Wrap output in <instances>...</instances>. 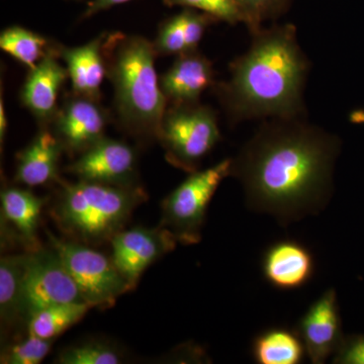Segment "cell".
I'll list each match as a JSON object with an SVG mask.
<instances>
[{
    "instance_id": "obj_25",
    "label": "cell",
    "mask_w": 364,
    "mask_h": 364,
    "mask_svg": "<svg viewBox=\"0 0 364 364\" xmlns=\"http://www.w3.org/2000/svg\"><path fill=\"white\" fill-rule=\"evenodd\" d=\"M55 339H45L28 334L26 338L7 346L1 353L0 363L4 364H38L51 350Z\"/></svg>"
},
{
    "instance_id": "obj_28",
    "label": "cell",
    "mask_w": 364,
    "mask_h": 364,
    "mask_svg": "<svg viewBox=\"0 0 364 364\" xmlns=\"http://www.w3.org/2000/svg\"><path fill=\"white\" fill-rule=\"evenodd\" d=\"M333 363L364 364V336L342 342L333 358Z\"/></svg>"
},
{
    "instance_id": "obj_23",
    "label": "cell",
    "mask_w": 364,
    "mask_h": 364,
    "mask_svg": "<svg viewBox=\"0 0 364 364\" xmlns=\"http://www.w3.org/2000/svg\"><path fill=\"white\" fill-rule=\"evenodd\" d=\"M55 43L28 28L11 26L0 33V48L28 69L33 68L54 47Z\"/></svg>"
},
{
    "instance_id": "obj_10",
    "label": "cell",
    "mask_w": 364,
    "mask_h": 364,
    "mask_svg": "<svg viewBox=\"0 0 364 364\" xmlns=\"http://www.w3.org/2000/svg\"><path fill=\"white\" fill-rule=\"evenodd\" d=\"M111 114L100 100L71 92L59 107L51 129L65 152L80 155L105 138Z\"/></svg>"
},
{
    "instance_id": "obj_5",
    "label": "cell",
    "mask_w": 364,
    "mask_h": 364,
    "mask_svg": "<svg viewBox=\"0 0 364 364\" xmlns=\"http://www.w3.org/2000/svg\"><path fill=\"white\" fill-rule=\"evenodd\" d=\"M157 140L167 161L191 173L221 140L217 114L207 105H168Z\"/></svg>"
},
{
    "instance_id": "obj_26",
    "label": "cell",
    "mask_w": 364,
    "mask_h": 364,
    "mask_svg": "<svg viewBox=\"0 0 364 364\" xmlns=\"http://www.w3.org/2000/svg\"><path fill=\"white\" fill-rule=\"evenodd\" d=\"M293 0H236L251 35L262 28L264 21L274 20L289 11Z\"/></svg>"
},
{
    "instance_id": "obj_15",
    "label": "cell",
    "mask_w": 364,
    "mask_h": 364,
    "mask_svg": "<svg viewBox=\"0 0 364 364\" xmlns=\"http://www.w3.org/2000/svg\"><path fill=\"white\" fill-rule=\"evenodd\" d=\"M63 152V145L51 127H40L33 140L16 155V181L28 188L58 182Z\"/></svg>"
},
{
    "instance_id": "obj_22",
    "label": "cell",
    "mask_w": 364,
    "mask_h": 364,
    "mask_svg": "<svg viewBox=\"0 0 364 364\" xmlns=\"http://www.w3.org/2000/svg\"><path fill=\"white\" fill-rule=\"evenodd\" d=\"M92 306L86 301L59 304L42 309L28 318V334L45 339H55L72 326L77 324Z\"/></svg>"
},
{
    "instance_id": "obj_17",
    "label": "cell",
    "mask_w": 364,
    "mask_h": 364,
    "mask_svg": "<svg viewBox=\"0 0 364 364\" xmlns=\"http://www.w3.org/2000/svg\"><path fill=\"white\" fill-rule=\"evenodd\" d=\"M262 270L267 282L277 289H299L312 277L313 256L298 242H279L265 252Z\"/></svg>"
},
{
    "instance_id": "obj_31",
    "label": "cell",
    "mask_w": 364,
    "mask_h": 364,
    "mask_svg": "<svg viewBox=\"0 0 364 364\" xmlns=\"http://www.w3.org/2000/svg\"><path fill=\"white\" fill-rule=\"evenodd\" d=\"M76 1H79V0H76Z\"/></svg>"
},
{
    "instance_id": "obj_29",
    "label": "cell",
    "mask_w": 364,
    "mask_h": 364,
    "mask_svg": "<svg viewBox=\"0 0 364 364\" xmlns=\"http://www.w3.org/2000/svg\"><path fill=\"white\" fill-rule=\"evenodd\" d=\"M132 0H90L86 6L85 13L81 16L82 20L90 18L95 14L102 13V11L111 9L112 7L121 6V4L130 2Z\"/></svg>"
},
{
    "instance_id": "obj_18",
    "label": "cell",
    "mask_w": 364,
    "mask_h": 364,
    "mask_svg": "<svg viewBox=\"0 0 364 364\" xmlns=\"http://www.w3.org/2000/svg\"><path fill=\"white\" fill-rule=\"evenodd\" d=\"M215 23L212 16L191 9L170 16L160 23L153 41L157 56H179L198 50L205 31Z\"/></svg>"
},
{
    "instance_id": "obj_6",
    "label": "cell",
    "mask_w": 364,
    "mask_h": 364,
    "mask_svg": "<svg viewBox=\"0 0 364 364\" xmlns=\"http://www.w3.org/2000/svg\"><path fill=\"white\" fill-rule=\"evenodd\" d=\"M232 159L189 173L163 200L159 226L168 229L183 245L198 244L213 196L225 178L231 176Z\"/></svg>"
},
{
    "instance_id": "obj_24",
    "label": "cell",
    "mask_w": 364,
    "mask_h": 364,
    "mask_svg": "<svg viewBox=\"0 0 364 364\" xmlns=\"http://www.w3.org/2000/svg\"><path fill=\"white\" fill-rule=\"evenodd\" d=\"M123 352L117 345L102 339H91L71 345L60 352L56 363L119 364L123 363Z\"/></svg>"
},
{
    "instance_id": "obj_12",
    "label": "cell",
    "mask_w": 364,
    "mask_h": 364,
    "mask_svg": "<svg viewBox=\"0 0 364 364\" xmlns=\"http://www.w3.org/2000/svg\"><path fill=\"white\" fill-rule=\"evenodd\" d=\"M306 354L314 364H323L342 344L341 318L334 289H327L299 318L296 329Z\"/></svg>"
},
{
    "instance_id": "obj_20",
    "label": "cell",
    "mask_w": 364,
    "mask_h": 364,
    "mask_svg": "<svg viewBox=\"0 0 364 364\" xmlns=\"http://www.w3.org/2000/svg\"><path fill=\"white\" fill-rule=\"evenodd\" d=\"M28 251L2 256L0 259V320L2 329H9L23 318V280Z\"/></svg>"
},
{
    "instance_id": "obj_9",
    "label": "cell",
    "mask_w": 364,
    "mask_h": 364,
    "mask_svg": "<svg viewBox=\"0 0 364 364\" xmlns=\"http://www.w3.org/2000/svg\"><path fill=\"white\" fill-rule=\"evenodd\" d=\"M177 243L174 235L161 226L122 230L111 239V258L134 289L146 269L173 251Z\"/></svg>"
},
{
    "instance_id": "obj_13",
    "label": "cell",
    "mask_w": 364,
    "mask_h": 364,
    "mask_svg": "<svg viewBox=\"0 0 364 364\" xmlns=\"http://www.w3.org/2000/svg\"><path fill=\"white\" fill-rule=\"evenodd\" d=\"M57 45L33 68L21 86L20 100L40 127L51 126L59 109L58 97L68 77L66 67L61 65Z\"/></svg>"
},
{
    "instance_id": "obj_3",
    "label": "cell",
    "mask_w": 364,
    "mask_h": 364,
    "mask_svg": "<svg viewBox=\"0 0 364 364\" xmlns=\"http://www.w3.org/2000/svg\"><path fill=\"white\" fill-rule=\"evenodd\" d=\"M104 53L117 123L136 138L157 140L168 102L155 67L153 42L142 36L105 33Z\"/></svg>"
},
{
    "instance_id": "obj_14",
    "label": "cell",
    "mask_w": 364,
    "mask_h": 364,
    "mask_svg": "<svg viewBox=\"0 0 364 364\" xmlns=\"http://www.w3.org/2000/svg\"><path fill=\"white\" fill-rule=\"evenodd\" d=\"M215 83L212 62L198 50L176 56L160 77L168 105L198 104L203 93Z\"/></svg>"
},
{
    "instance_id": "obj_16",
    "label": "cell",
    "mask_w": 364,
    "mask_h": 364,
    "mask_svg": "<svg viewBox=\"0 0 364 364\" xmlns=\"http://www.w3.org/2000/svg\"><path fill=\"white\" fill-rule=\"evenodd\" d=\"M105 33L77 47L57 45L59 58L65 63L72 92L100 100V86L107 76L104 46Z\"/></svg>"
},
{
    "instance_id": "obj_27",
    "label": "cell",
    "mask_w": 364,
    "mask_h": 364,
    "mask_svg": "<svg viewBox=\"0 0 364 364\" xmlns=\"http://www.w3.org/2000/svg\"><path fill=\"white\" fill-rule=\"evenodd\" d=\"M166 6L196 9L230 25L244 23V16L236 0H163Z\"/></svg>"
},
{
    "instance_id": "obj_19",
    "label": "cell",
    "mask_w": 364,
    "mask_h": 364,
    "mask_svg": "<svg viewBox=\"0 0 364 364\" xmlns=\"http://www.w3.org/2000/svg\"><path fill=\"white\" fill-rule=\"evenodd\" d=\"M0 200L2 223L13 230L14 236L26 250L39 249L38 230L46 198L36 196L28 189L9 186L2 189Z\"/></svg>"
},
{
    "instance_id": "obj_11",
    "label": "cell",
    "mask_w": 364,
    "mask_h": 364,
    "mask_svg": "<svg viewBox=\"0 0 364 364\" xmlns=\"http://www.w3.org/2000/svg\"><path fill=\"white\" fill-rule=\"evenodd\" d=\"M138 157L136 150L124 141L102 138L79 155L67 167L78 181L109 186H131L136 183Z\"/></svg>"
},
{
    "instance_id": "obj_1",
    "label": "cell",
    "mask_w": 364,
    "mask_h": 364,
    "mask_svg": "<svg viewBox=\"0 0 364 364\" xmlns=\"http://www.w3.org/2000/svg\"><path fill=\"white\" fill-rule=\"evenodd\" d=\"M336 136L299 117H274L232 159L248 208L280 225L322 212L332 193Z\"/></svg>"
},
{
    "instance_id": "obj_21",
    "label": "cell",
    "mask_w": 364,
    "mask_h": 364,
    "mask_svg": "<svg viewBox=\"0 0 364 364\" xmlns=\"http://www.w3.org/2000/svg\"><path fill=\"white\" fill-rule=\"evenodd\" d=\"M252 353L256 363L260 364H298L306 350L296 331L273 328L256 337Z\"/></svg>"
},
{
    "instance_id": "obj_30",
    "label": "cell",
    "mask_w": 364,
    "mask_h": 364,
    "mask_svg": "<svg viewBox=\"0 0 364 364\" xmlns=\"http://www.w3.org/2000/svg\"><path fill=\"white\" fill-rule=\"evenodd\" d=\"M7 126H9V122H7L6 107L4 105V100L1 98L0 100V141H1V144L6 139Z\"/></svg>"
},
{
    "instance_id": "obj_7",
    "label": "cell",
    "mask_w": 364,
    "mask_h": 364,
    "mask_svg": "<svg viewBox=\"0 0 364 364\" xmlns=\"http://www.w3.org/2000/svg\"><path fill=\"white\" fill-rule=\"evenodd\" d=\"M50 243L75 282L81 296L92 308L109 309L132 291L111 257L74 240H62L48 232Z\"/></svg>"
},
{
    "instance_id": "obj_2",
    "label": "cell",
    "mask_w": 364,
    "mask_h": 364,
    "mask_svg": "<svg viewBox=\"0 0 364 364\" xmlns=\"http://www.w3.org/2000/svg\"><path fill=\"white\" fill-rule=\"evenodd\" d=\"M252 36L248 51L230 65V78L213 86L230 122L303 116L309 61L296 26L261 28Z\"/></svg>"
},
{
    "instance_id": "obj_8",
    "label": "cell",
    "mask_w": 364,
    "mask_h": 364,
    "mask_svg": "<svg viewBox=\"0 0 364 364\" xmlns=\"http://www.w3.org/2000/svg\"><path fill=\"white\" fill-rule=\"evenodd\" d=\"M85 301L57 251L40 247L28 251L23 280V318L47 306Z\"/></svg>"
},
{
    "instance_id": "obj_4",
    "label": "cell",
    "mask_w": 364,
    "mask_h": 364,
    "mask_svg": "<svg viewBox=\"0 0 364 364\" xmlns=\"http://www.w3.org/2000/svg\"><path fill=\"white\" fill-rule=\"evenodd\" d=\"M58 183L53 218L71 240L86 245L111 241L148 198L139 184L119 186L60 179Z\"/></svg>"
}]
</instances>
